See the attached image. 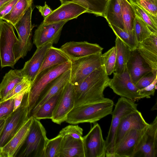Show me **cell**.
<instances>
[{"instance_id":"1","label":"cell","mask_w":157,"mask_h":157,"mask_svg":"<svg viewBox=\"0 0 157 157\" xmlns=\"http://www.w3.org/2000/svg\"><path fill=\"white\" fill-rule=\"evenodd\" d=\"M114 102L104 98L95 102L75 107L68 114L66 122L72 124L93 123L111 114Z\"/></svg>"},{"instance_id":"2","label":"cell","mask_w":157,"mask_h":157,"mask_svg":"<svg viewBox=\"0 0 157 157\" xmlns=\"http://www.w3.org/2000/svg\"><path fill=\"white\" fill-rule=\"evenodd\" d=\"M48 140L44 127L39 120L34 117L25 143L17 156L44 157Z\"/></svg>"},{"instance_id":"3","label":"cell","mask_w":157,"mask_h":157,"mask_svg":"<svg viewBox=\"0 0 157 157\" xmlns=\"http://www.w3.org/2000/svg\"><path fill=\"white\" fill-rule=\"evenodd\" d=\"M71 60L46 69L38 74L32 83L28 93L29 113L44 91L53 80L70 69Z\"/></svg>"},{"instance_id":"4","label":"cell","mask_w":157,"mask_h":157,"mask_svg":"<svg viewBox=\"0 0 157 157\" xmlns=\"http://www.w3.org/2000/svg\"><path fill=\"white\" fill-rule=\"evenodd\" d=\"M33 11L31 6L13 26L18 35V40L14 45L13 50L16 63L20 58L26 56L32 48V30L35 26L31 22Z\"/></svg>"},{"instance_id":"5","label":"cell","mask_w":157,"mask_h":157,"mask_svg":"<svg viewBox=\"0 0 157 157\" xmlns=\"http://www.w3.org/2000/svg\"><path fill=\"white\" fill-rule=\"evenodd\" d=\"M28 92L25 95L20 106L6 118L4 127L0 136V147L9 142L30 117Z\"/></svg>"},{"instance_id":"6","label":"cell","mask_w":157,"mask_h":157,"mask_svg":"<svg viewBox=\"0 0 157 157\" xmlns=\"http://www.w3.org/2000/svg\"><path fill=\"white\" fill-rule=\"evenodd\" d=\"M137 104L126 98L121 97L112 111L110 126L105 142V157H114V143L115 134L120 122L127 114L137 110Z\"/></svg>"},{"instance_id":"7","label":"cell","mask_w":157,"mask_h":157,"mask_svg":"<svg viewBox=\"0 0 157 157\" xmlns=\"http://www.w3.org/2000/svg\"><path fill=\"white\" fill-rule=\"evenodd\" d=\"M13 27L10 23L2 20L0 35V60L2 68L9 67L13 68L16 63L13 50L18 39Z\"/></svg>"},{"instance_id":"8","label":"cell","mask_w":157,"mask_h":157,"mask_svg":"<svg viewBox=\"0 0 157 157\" xmlns=\"http://www.w3.org/2000/svg\"><path fill=\"white\" fill-rule=\"evenodd\" d=\"M102 52L77 59L71 60L70 82L78 84L93 71L103 65Z\"/></svg>"},{"instance_id":"9","label":"cell","mask_w":157,"mask_h":157,"mask_svg":"<svg viewBox=\"0 0 157 157\" xmlns=\"http://www.w3.org/2000/svg\"><path fill=\"white\" fill-rule=\"evenodd\" d=\"M113 73L109 86L115 93L135 102L140 99L137 92L139 89L132 81L126 66L123 73L118 74L114 72Z\"/></svg>"},{"instance_id":"10","label":"cell","mask_w":157,"mask_h":157,"mask_svg":"<svg viewBox=\"0 0 157 157\" xmlns=\"http://www.w3.org/2000/svg\"><path fill=\"white\" fill-rule=\"evenodd\" d=\"M67 21L46 24L43 21L35 30L33 37V44L36 48L48 44H57L64 25Z\"/></svg>"},{"instance_id":"11","label":"cell","mask_w":157,"mask_h":157,"mask_svg":"<svg viewBox=\"0 0 157 157\" xmlns=\"http://www.w3.org/2000/svg\"><path fill=\"white\" fill-rule=\"evenodd\" d=\"M157 156V116L147 127L135 150L132 157Z\"/></svg>"},{"instance_id":"12","label":"cell","mask_w":157,"mask_h":157,"mask_svg":"<svg viewBox=\"0 0 157 157\" xmlns=\"http://www.w3.org/2000/svg\"><path fill=\"white\" fill-rule=\"evenodd\" d=\"M85 157H105L106 147L101 128L97 123L83 137Z\"/></svg>"},{"instance_id":"13","label":"cell","mask_w":157,"mask_h":157,"mask_svg":"<svg viewBox=\"0 0 157 157\" xmlns=\"http://www.w3.org/2000/svg\"><path fill=\"white\" fill-rule=\"evenodd\" d=\"M75 99L74 85L69 82L63 88L61 96L53 112L52 121L59 124L66 121L68 114L75 107Z\"/></svg>"},{"instance_id":"14","label":"cell","mask_w":157,"mask_h":157,"mask_svg":"<svg viewBox=\"0 0 157 157\" xmlns=\"http://www.w3.org/2000/svg\"><path fill=\"white\" fill-rule=\"evenodd\" d=\"M149 124L144 119L141 113L137 109L124 116L120 122L115 134L114 151L121 140L129 131L132 129H144Z\"/></svg>"},{"instance_id":"15","label":"cell","mask_w":157,"mask_h":157,"mask_svg":"<svg viewBox=\"0 0 157 157\" xmlns=\"http://www.w3.org/2000/svg\"><path fill=\"white\" fill-rule=\"evenodd\" d=\"M86 13H88L87 9L81 5L75 2H68L61 4L44 18L43 21L46 24L68 21Z\"/></svg>"},{"instance_id":"16","label":"cell","mask_w":157,"mask_h":157,"mask_svg":"<svg viewBox=\"0 0 157 157\" xmlns=\"http://www.w3.org/2000/svg\"><path fill=\"white\" fill-rule=\"evenodd\" d=\"M59 48L70 60L102 52L103 49L97 44L86 41H70L62 45Z\"/></svg>"},{"instance_id":"17","label":"cell","mask_w":157,"mask_h":157,"mask_svg":"<svg viewBox=\"0 0 157 157\" xmlns=\"http://www.w3.org/2000/svg\"><path fill=\"white\" fill-rule=\"evenodd\" d=\"M33 118V116L30 117L13 137L2 147L3 157H16L25 143Z\"/></svg>"},{"instance_id":"18","label":"cell","mask_w":157,"mask_h":157,"mask_svg":"<svg viewBox=\"0 0 157 157\" xmlns=\"http://www.w3.org/2000/svg\"><path fill=\"white\" fill-rule=\"evenodd\" d=\"M147 127L143 130L132 129L129 131L115 149L114 157H132L136 148Z\"/></svg>"},{"instance_id":"19","label":"cell","mask_w":157,"mask_h":157,"mask_svg":"<svg viewBox=\"0 0 157 157\" xmlns=\"http://www.w3.org/2000/svg\"><path fill=\"white\" fill-rule=\"evenodd\" d=\"M52 46L53 44L49 43L37 48L32 57L25 63L21 69L24 77L31 83L37 75L48 49Z\"/></svg>"},{"instance_id":"20","label":"cell","mask_w":157,"mask_h":157,"mask_svg":"<svg viewBox=\"0 0 157 157\" xmlns=\"http://www.w3.org/2000/svg\"><path fill=\"white\" fill-rule=\"evenodd\" d=\"M137 49L152 69L157 74V34L152 33L147 38L138 43Z\"/></svg>"},{"instance_id":"21","label":"cell","mask_w":157,"mask_h":157,"mask_svg":"<svg viewBox=\"0 0 157 157\" xmlns=\"http://www.w3.org/2000/svg\"><path fill=\"white\" fill-rule=\"evenodd\" d=\"M126 66L132 82L135 84L142 77L152 71L137 49L131 50Z\"/></svg>"},{"instance_id":"22","label":"cell","mask_w":157,"mask_h":157,"mask_svg":"<svg viewBox=\"0 0 157 157\" xmlns=\"http://www.w3.org/2000/svg\"><path fill=\"white\" fill-rule=\"evenodd\" d=\"M70 69L50 83L40 97L30 113V117L33 116L45 101L58 93L70 82Z\"/></svg>"},{"instance_id":"23","label":"cell","mask_w":157,"mask_h":157,"mask_svg":"<svg viewBox=\"0 0 157 157\" xmlns=\"http://www.w3.org/2000/svg\"><path fill=\"white\" fill-rule=\"evenodd\" d=\"M59 157H85L82 140L75 138L69 135L64 136Z\"/></svg>"},{"instance_id":"24","label":"cell","mask_w":157,"mask_h":157,"mask_svg":"<svg viewBox=\"0 0 157 157\" xmlns=\"http://www.w3.org/2000/svg\"><path fill=\"white\" fill-rule=\"evenodd\" d=\"M105 71V67L102 65L93 71L82 81L74 85L75 94V103L99 80Z\"/></svg>"},{"instance_id":"25","label":"cell","mask_w":157,"mask_h":157,"mask_svg":"<svg viewBox=\"0 0 157 157\" xmlns=\"http://www.w3.org/2000/svg\"><path fill=\"white\" fill-rule=\"evenodd\" d=\"M121 0H107L103 17L108 24L124 29L121 8Z\"/></svg>"},{"instance_id":"26","label":"cell","mask_w":157,"mask_h":157,"mask_svg":"<svg viewBox=\"0 0 157 157\" xmlns=\"http://www.w3.org/2000/svg\"><path fill=\"white\" fill-rule=\"evenodd\" d=\"M24 77L21 69L11 70L6 73L0 83V101L4 99Z\"/></svg>"},{"instance_id":"27","label":"cell","mask_w":157,"mask_h":157,"mask_svg":"<svg viewBox=\"0 0 157 157\" xmlns=\"http://www.w3.org/2000/svg\"><path fill=\"white\" fill-rule=\"evenodd\" d=\"M70 60L59 48L52 46L48 49L37 75L46 69Z\"/></svg>"},{"instance_id":"28","label":"cell","mask_w":157,"mask_h":157,"mask_svg":"<svg viewBox=\"0 0 157 157\" xmlns=\"http://www.w3.org/2000/svg\"><path fill=\"white\" fill-rule=\"evenodd\" d=\"M116 48V69L114 72L117 74L123 73L126 64L130 56L131 50L119 38L116 37L115 40Z\"/></svg>"},{"instance_id":"29","label":"cell","mask_w":157,"mask_h":157,"mask_svg":"<svg viewBox=\"0 0 157 157\" xmlns=\"http://www.w3.org/2000/svg\"><path fill=\"white\" fill-rule=\"evenodd\" d=\"M63 88L45 101L32 116L39 120L46 119H51L53 112L61 96Z\"/></svg>"},{"instance_id":"30","label":"cell","mask_w":157,"mask_h":157,"mask_svg":"<svg viewBox=\"0 0 157 157\" xmlns=\"http://www.w3.org/2000/svg\"><path fill=\"white\" fill-rule=\"evenodd\" d=\"M33 0H19L11 11L2 20L13 26L22 17L28 9L32 6Z\"/></svg>"},{"instance_id":"31","label":"cell","mask_w":157,"mask_h":157,"mask_svg":"<svg viewBox=\"0 0 157 157\" xmlns=\"http://www.w3.org/2000/svg\"><path fill=\"white\" fill-rule=\"evenodd\" d=\"M61 4L68 2L77 3L86 9L88 13L96 16L103 17L107 0H59Z\"/></svg>"},{"instance_id":"32","label":"cell","mask_w":157,"mask_h":157,"mask_svg":"<svg viewBox=\"0 0 157 157\" xmlns=\"http://www.w3.org/2000/svg\"><path fill=\"white\" fill-rule=\"evenodd\" d=\"M121 16L124 30L130 31L132 30L136 14L131 3L128 0H121Z\"/></svg>"},{"instance_id":"33","label":"cell","mask_w":157,"mask_h":157,"mask_svg":"<svg viewBox=\"0 0 157 157\" xmlns=\"http://www.w3.org/2000/svg\"><path fill=\"white\" fill-rule=\"evenodd\" d=\"M128 1L132 5L136 15L145 23L152 33L157 34V17L149 13L132 0Z\"/></svg>"},{"instance_id":"34","label":"cell","mask_w":157,"mask_h":157,"mask_svg":"<svg viewBox=\"0 0 157 157\" xmlns=\"http://www.w3.org/2000/svg\"><path fill=\"white\" fill-rule=\"evenodd\" d=\"M116 37L119 38L131 50L136 49L138 45L133 29L127 31L113 24H109Z\"/></svg>"},{"instance_id":"35","label":"cell","mask_w":157,"mask_h":157,"mask_svg":"<svg viewBox=\"0 0 157 157\" xmlns=\"http://www.w3.org/2000/svg\"><path fill=\"white\" fill-rule=\"evenodd\" d=\"M116 52V48L115 46L102 55L103 65L104 66L106 72L108 75H111L115 71Z\"/></svg>"},{"instance_id":"36","label":"cell","mask_w":157,"mask_h":157,"mask_svg":"<svg viewBox=\"0 0 157 157\" xmlns=\"http://www.w3.org/2000/svg\"><path fill=\"white\" fill-rule=\"evenodd\" d=\"M133 29L138 44L148 37L152 33L145 23L136 15L134 21Z\"/></svg>"},{"instance_id":"37","label":"cell","mask_w":157,"mask_h":157,"mask_svg":"<svg viewBox=\"0 0 157 157\" xmlns=\"http://www.w3.org/2000/svg\"><path fill=\"white\" fill-rule=\"evenodd\" d=\"M63 137L59 134L54 138L48 140L45 146L44 157H59Z\"/></svg>"},{"instance_id":"38","label":"cell","mask_w":157,"mask_h":157,"mask_svg":"<svg viewBox=\"0 0 157 157\" xmlns=\"http://www.w3.org/2000/svg\"><path fill=\"white\" fill-rule=\"evenodd\" d=\"M31 83L26 78L24 77L22 81L17 84L11 91L0 102L13 98L15 96L23 91L30 88Z\"/></svg>"},{"instance_id":"39","label":"cell","mask_w":157,"mask_h":157,"mask_svg":"<svg viewBox=\"0 0 157 157\" xmlns=\"http://www.w3.org/2000/svg\"><path fill=\"white\" fill-rule=\"evenodd\" d=\"M151 15L157 17V0H132Z\"/></svg>"},{"instance_id":"40","label":"cell","mask_w":157,"mask_h":157,"mask_svg":"<svg viewBox=\"0 0 157 157\" xmlns=\"http://www.w3.org/2000/svg\"><path fill=\"white\" fill-rule=\"evenodd\" d=\"M83 131V129L78 125H69L63 128L59 134L63 136L69 135L75 138L82 140Z\"/></svg>"},{"instance_id":"41","label":"cell","mask_w":157,"mask_h":157,"mask_svg":"<svg viewBox=\"0 0 157 157\" xmlns=\"http://www.w3.org/2000/svg\"><path fill=\"white\" fill-rule=\"evenodd\" d=\"M157 77L153 82L147 86L137 91L140 99L144 98H150L151 96H153L157 88Z\"/></svg>"},{"instance_id":"42","label":"cell","mask_w":157,"mask_h":157,"mask_svg":"<svg viewBox=\"0 0 157 157\" xmlns=\"http://www.w3.org/2000/svg\"><path fill=\"white\" fill-rule=\"evenodd\" d=\"M13 98L1 102L0 106V119L7 117L13 111Z\"/></svg>"},{"instance_id":"43","label":"cell","mask_w":157,"mask_h":157,"mask_svg":"<svg viewBox=\"0 0 157 157\" xmlns=\"http://www.w3.org/2000/svg\"><path fill=\"white\" fill-rule=\"evenodd\" d=\"M157 77V74H154L151 72L143 76L135 84L139 89L143 88L150 85Z\"/></svg>"},{"instance_id":"44","label":"cell","mask_w":157,"mask_h":157,"mask_svg":"<svg viewBox=\"0 0 157 157\" xmlns=\"http://www.w3.org/2000/svg\"><path fill=\"white\" fill-rule=\"evenodd\" d=\"M18 0H12L0 8V19H2L4 17L11 11Z\"/></svg>"},{"instance_id":"45","label":"cell","mask_w":157,"mask_h":157,"mask_svg":"<svg viewBox=\"0 0 157 157\" xmlns=\"http://www.w3.org/2000/svg\"><path fill=\"white\" fill-rule=\"evenodd\" d=\"M30 88L23 91L15 96L13 98L14 101L13 111L16 109L20 106L25 95L27 92L29 91Z\"/></svg>"},{"instance_id":"46","label":"cell","mask_w":157,"mask_h":157,"mask_svg":"<svg viewBox=\"0 0 157 157\" xmlns=\"http://www.w3.org/2000/svg\"><path fill=\"white\" fill-rule=\"evenodd\" d=\"M36 7L38 9L44 18L47 17L52 11L50 7L47 4L46 2H45L44 6H42L38 5L36 6Z\"/></svg>"},{"instance_id":"47","label":"cell","mask_w":157,"mask_h":157,"mask_svg":"<svg viewBox=\"0 0 157 157\" xmlns=\"http://www.w3.org/2000/svg\"><path fill=\"white\" fill-rule=\"evenodd\" d=\"M6 118L0 119V136L2 133L4 127Z\"/></svg>"},{"instance_id":"48","label":"cell","mask_w":157,"mask_h":157,"mask_svg":"<svg viewBox=\"0 0 157 157\" xmlns=\"http://www.w3.org/2000/svg\"><path fill=\"white\" fill-rule=\"evenodd\" d=\"M12 0H0V8L4 5Z\"/></svg>"},{"instance_id":"49","label":"cell","mask_w":157,"mask_h":157,"mask_svg":"<svg viewBox=\"0 0 157 157\" xmlns=\"http://www.w3.org/2000/svg\"><path fill=\"white\" fill-rule=\"evenodd\" d=\"M0 157H3L2 152V147H0Z\"/></svg>"},{"instance_id":"50","label":"cell","mask_w":157,"mask_h":157,"mask_svg":"<svg viewBox=\"0 0 157 157\" xmlns=\"http://www.w3.org/2000/svg\"><path fill=\"white\" fill-rule=\"evenodd\" d=\"M2 19L0 20V34H1V22H2Z\"/></svg>"},{"instance_id":"51","label":"cell","mask_w":157,"mask_h":157,"mask_svg":"<svg viewBox=\"0 0 157 157\" xmlns=\"http://www.w3.org/2000/svg\"><path fill=\"white\" fill-rule=\"evenodd\" d=\"M1 102H0V106L1 105Z\"/></svg>"},{"instance_id":"52","label":"cell","mask_w":157,"mask_h":157,"mask_svg":"<svg viewBox=\"0 0 157 157\" xmlns=\"http://www.w3.org/2000/svg\"></svg>"},{"instance_id":"53","label":"cell","mask_w":157,"mask_h":157,"mask_svg":"<svg viewBox=\"0 0 157 157\" xmlns=\"http://www.w3.org/2000/svg\"></svg>"}]
</instances>
